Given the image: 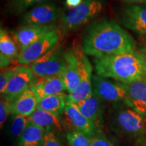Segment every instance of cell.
I'll list each match as a JSON object with an SVG mask.
<instances>
[{"label": "cell", "mask_w": 146, "mask_h": 146, "mask_svg": "<svg viewBox=\"0 0 146 146\" xmlns=\"http://www.w3.org/2000/svg\"><path fill=\"white\" fill-rule=\"evenodd\" d=\"M82 63L81 80L79 85L74 91L67 96V102L76 104L87 99L92 94V66L85 54H81Z\"/></svg>", "instance_id": "12"}, {"label": "cell", "mask_w": 146, "mask_h": 146, "mask_svg": "<svg viewBox=\"0 0 146 146\" xmlns=\"http://www.w3.org/2000/svg\"><path fill=\"white\" fill-rule=\"evenodd\" d=\"M16 68H17V66L12 67L8 70L1 72V75H0V94L1 95H2L5 91L8 83L15 73Z\"/></svg>", "instance_id": "28"}, {"label": "cell", "mask_w": 146, "mask_h": 146, "mask_svg": "<svg viewBox=\"0 0 146 146\" xmlns=\"http://www.w3.org/2000/svg\"><path fill=\"white\" fill-rule=\"evenodd\" d=\"M66 138L70 146H91L90 137L79 131H69Z\"/></svg>", "instance_id": "24"}, {"label": "cell", "mask_w": 146, "mask_h": 146, "mask_svg": "<svg viewBox=\"0 0 146 146\" xmlns=\"http://www.w3.org/2000/svg\"><path fill=\"white\" fill-rule=\"evenodd\" d=\"M67 96L64 93H61L45 97L39 100L36 109L50 112L60 117L66 106Z\"/></svg>", "instance_id": "20"}, {"label": "cell", "mask_w": 146, "mask_h": 146, "mask_svg": "<svg viewBox=\"0 0 146 146\" xmlns=\"http://www.w3.org/2000/svg\"><path fill=\"white\" fill-rule=\"evenodd\" d=\"M39 99L31 89H28L10 102V109L12 114L31 116L37 108Z\"/></svg>", "instance_id": "18"}, {"label": "cell", "mask_w": 146, "mask_h": 146, "mask_svg": "<svg viewBox=\"0 0 146 146\" xmlns=\"http://www.w3.org/2000/svg\"><path fill=\"white\" fill-rule=\"evenodd\" d=\"M127 91V105L146 116V78L123 83Z\"/></svg>", "instance_id": "16"}, {"label": "cell", "mask_w": 146, "mask_h": 146, "mask_svg": "<svg viewBox=\"0 0 146 146\" xmlns=\"http://www.w3.org/2000/svg\"><path fill=\"white\" fill-rule=\"evenodd\" d=\"M30 123V116L12 114L9 126L8 133L11 137L19 138Z\"/></svg>", "instance_id": "23"}, {"label": "cell", "mask_w": 146, "mask_h": 146, "mask_svg": "<svg viewBox=\"0 0 146 146\" xmlns=\"http://www.w3.org/2000/svg\"><path fill=\"white\" fill-rule=\"evenodd\" d=\"M135 52L139 57L140 60H141L146 74V47H141V48L138 49L137 50H136Z\"/></svg>", "instance_id": "30"}, {"label": "cell", "mask_w": 146, "mask_h": 146, "mask_svg": "<svg viewBox=\"0 0 146 146\" xmlns=\"http://www.w3.org/2000/svg\"><path fill=\"white\" fill-rule=\"evenodd\" d=\"M11 1H12V0H11Z\"/></svg>", "instance_id": "34"}, {"label": "cell", "mask_w": 146, "mask_h": 146, "mask_svg": "<svg viewBox=\"0 0 146 146\" xmlns=\"http://www.w3.org/2000/svg\"><path fill=\"white\" fill-rule=\"evenodd\" d=\"M41 146H64L55 131L50 130L46 131Z\"/></svg>", "instance_id": "27"}, {"label": "cell", "mask_w": 146, "mask_h": 146, "mask_svg": "<svg viewBox=\"0 0 146 146\" xmlns=\"http://www.w3.org/2000/svg\"><path fill=\"white\" fill-rule=\"evenodd\" d=\"M81 54L73 51L64 53L67 66L62 77L69 94L77 88L81 80L82 63Z\"/></svg>", "instance_id": "14"}, {"label": "cell", "mask_w": 146, "mask_h": 146, "mask_svg": "<svg viewBox=\"0 0 146 146\" xmlns=\"http://www.w3.org/2000/svg\"><path fill=\"white\" fill-rule=\"evenodd\" d=\"M124 27L146 40V4H130L120 16Z\"/></svg>", "instance_id": "9"}, {"label": "cell", "mask_w": 146, "mask_h": 146, "mask_svg": "<svg viewBox=\"0 0 146 146\" xmlns=\"http://www.w3.org/2000/svg\"><path fill=\"white\" fill-rule=\"evenodd\" d=\"M110 131L128 139H140L146 133V116L125 102L113 104L108 112Z\"/></svg>", "instance_id": "3"}, {"label": "cell", "mask_w": 146, "mask_h": 146, "mask_svg": "<svg viewBox=\"0 0 146 146\" xmlns=\"http://www.w3.org/2000/svg\"><path fill=\"white\" fill-rule=\"evenodd\" d=\"M12 60L2 54H0V64H1V69L7 68L10 64Z\"/></svg>", "instance_id": "31"}, {"label": "cell", "mask_w": 146, "mask_h": 146, "mask_svg": "<svg viewBox=\"0 0 146 146\" xmlns=\"http://www.w3.org/2000/svg\"><path fill=\"white\" fill-rule=\"evenodd\" d=\"M121 1L130 4H146V0H121Z\"/></svg>", "instance_id": "33"}, {"label": "cell", "mask_w": 146, "mask_h": 146, "mask_svg": "<svg viewBox=\"0 0 146 146\" xmlns=\"http://www.w3.org/2000/svg\"><path fill=\"white\" fill-rule=\"evenodd\" d=\"M10 102L1 96L0 101V125L2 128L3 125L7 120L9 114H11L10 109Z\"/></svg>", "instance_id": "29"}, {"label": "cell", "mask_w": 146, "mask_h": 146, "mask_svg": "<svg viewBox=\"0 0 146 146\" xmlns=\"http://www.w3.org/2000/svg\"><path fill=\"white\" fill-rule=\"evenodd\" d=\"M66 66L64 54L61 52L60 48L57 49L56 47L32 63L30 68L39 77L62 76Z\"/></svg>", "instance_id": "6"}, {"label": "cell", "mask_w": 146, "mask_h": 146, "mask_svg": "<svg viewBox=\"0 0 146 146\" xmlns=\"http://www.w3.org/2000/svg\"><path fill=\"white\" fill-rule=\"evenodd\" d=\"M46 130L30 123L18 139L16 146H41Z\"/></svg>", "instance_id": "21"}, {"label": "cell", "mask_w": 146, "mask_h": 146, "mask_svg": "<svg viewBox=\"0 0 146 146\" xmlns=\"http://www.w3.org/2000/svg\"><path fill=\"white\" fill-rule=\"evenodd\" d=\"M104 5V0H84L77 6L69 9L60 17V31L67 34L81 28L96 18Z\"/></svg>", "instance_id": "4"}, {"label": "cell", "mask_w": 146, "mask_h": 146, "mask_svg": "<svg viewBox=\"0 0 146 146\" xmlns=\"http://www.w3.org/2000/svg\"><path fill=\"white\" fill-rule=\"evenodd\" d=\"M45 0H12L10 3V8L12 12L16 14H23L26 12L29 8L43 2Z\"/></svg>", "instance_id": "25"}, {"label": "cell", "mask_w": 146, "mask_h": 146, "mask_svg": "<svg viewBox=\"0 0 146 146\" xmlns=\"http://www.w3.org/2000/svg\"><path fill=\"white\" fill-rule=\"evenodd\" d=\"M94 64L97 75L121 83L146 78L143 65L136 52L95 58Z\"/></svg>", "instance_id": "2"}, {"label": "cell", "mask_w": 146, "mask_h": 146, "mask_svg": "<svg viewBox=\"0 0 146 146\" xmlns=\"http://www.w3.org/2000/svg\"><path fill=\"white\" fill-rule=\"evenodd\" d=\"M30 123L43 128L46 131H63L62 122L56 114L42 110L36 109L30 116Z\"/></svg>", "instance_id": "19"}, {"label": "cell", "mask_w": 146, "mask_h": 146, "mask_svg": "<svg viewBox=\"0 0 146 146\" xmlns=\"http://www.w3.org/2000/svg\"><path fill=\"white\" fill-rule=\"evenodd\" d=\"M64 114L66 123L72 130L81 131L89 137L95 134L94 125L82 114L76 104L67 102Z\"/></svg>", "instance_id": "15"}, {"label": "cell", "mask_w": 146, "mask_h": 146, "mask_svg": "<svg viewBox=\"0 0 146 146\" xmlns=\"http://www.w3.org/2000/svg\"><path fill=\"white\" fill-rule=\"evenodd\" d=\"M82 0H66V5L68 8H72L81 3Z\"/></svg>", "instance_id": "32"}, {"label": "cell", "mask_w": 146, "mask_h": 146, "mask_svg": "<svg viewBox=\"0 0 146 146\" xmlns=\"http://www.w3.org/2000/svg\"><path fill=\"white\" fill-rule=\"evenodd\" d=\"M60 15L61 12L57 3L51 0H45L27 11L21 20V24L22 26L55 25Z\"/></svg>", "instance_id": "7"}, {"label": "cell", "mask_w": 146, "mask_h": 146, "mask_svg": "<svg viewBox=\"0 0 146 146\" xmlns=\"http://www.w3.org/2000/svg\"><path fill=\"white\" fill-rule=\"evenodd\" d=\"M91 146H117L111 139L108 137L104 133H95L90 137Z\"/></svg>", "instance_id": "26"}, {"label": "cell", "mask_w": 146, "mask_h": 146, "mask_svg": "<svg viewBox=\"0 0 146 146\" xmlns=\"http://www.w3.org/2000/svg\"><path fill=\"white\" fill-rule=\"evenodd\" d=\"M31 89L39 100L45 97L64 93L66 91L63 78L60 76L35 78Z\"/></svg>", "instance_id": "17"}, {"label": "cell", "mask_w": 146, "mask_h": 146, "mask_svg": "<svg viewBox=\"0 0 146 146\" xmlns=\"http://www.w3.org/2000/svg\"><path fill=\"white\" fill-rule=\"evenodd\" d=\"M82 114L93 123L96 133L103 132L104 107L103 100L92 93L87 99L76 103Z\"/></svg>", "instance_id": "11"}, {"label": "cell", "mask_w": 146, "mask_h": 146, "mask_svg": "<svg viewBox=\"0 0 146 146\" xmlns=\"http://www.w3.org/2000/svg\"><path fill=\"white\" fill-rule=\"evenodd\" d=\"M0 54L8 56L12 61H17L21 54L15 39L2 28L0 30Z\"/></svg>", "instance_id": "22"}, {"label": "cell", "mask_w": 146, "mask_h": 146, "mask_svg": "<svg viewBox=\"0 0 146 146\" xmlns=\"http://www.w3.org/2000/svg\"><path fill=\"white\" fill-rule=\"evenodd\" d=\"M35 75L30 67L17 66L15 73L1 96L9 102L14 101L24 91L31 87L36 78Z\"/></svg>", "instance_id": "10"}, {"label": "cell", "mask_w": 146, "mask_h": 146, "mask_svg": "<svg viewBox=\"0 0 146 146\" xmlns=\"http://www.w3.org/2000/svg\"><path fill=\"white\" fill-rule=\"evenodd\" d=\"M145 146H146V145H145Z\"/></svg>", "instance_id": "35"}, {"label": "cell", "mask_w": 146, "mask_h": 146, "mask_svg": "<svg viewBox=\"0 0 146 146\" xmlns=\"http://www.w3.org/2000/svg\"><path fill=\"white\" fill-rule=\"evenodd\" d=\"M81 47L84 54L94 58L136 51L133 36L117 23L107 18L95 21L85 29Z\"/></svg>", "instance_id": "1"}, {"label": "cell", "mask_w": 146, "mask_h": 146, "mask_svg": "<svg viewBox=\"0 0 146 146\" xmlns=\"http://www.w3.org/2000/svg\"><path fill=\"white\" fill-rule=\"evenodd\" d=\"M62 33L59 27L44 35L21 52L17 62L21 65L31 64L59 43Z\"/></svg>", "instance_id": "5"}, {"label": "cell", "mask_w": 146, "mask_h": 146, "mask_svg": "<svg viewBox=\"0 0 146 146\" xmlns=\"http://www.w3.org/2000/svg\"><path fill=\"white\" fill-rule=\"evenodd\" d=\"M58 28L56 25L46 26L24 25L14 31L13 36L18 43L21 52L44 35Z\"/></svg>", "instance_id": "13"}, {"label": "cell", "mask_w": 146, "mask_h": 146, "mask_svg": "<svg viewBox=\"0 0 146 146\" xmlns=\"http://www.w3.org/2000/svg\"><path fill=\"white\" fill-rule=\"evenodd\" d=\"M93 93L103 101L119 103L127 101V91L121 82L111 81L108 78L92 75Z\"/></svg>", "instance_id": "8"}]
</instances>
